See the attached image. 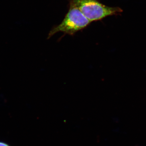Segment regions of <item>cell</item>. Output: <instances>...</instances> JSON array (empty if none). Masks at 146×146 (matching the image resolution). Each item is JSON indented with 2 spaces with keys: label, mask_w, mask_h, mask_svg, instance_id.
I'll return each instance as SVG.
<instances>
[{
  "label": "cell",
  "mask_w": 146,
  "mask_h": 146,
  "mask_svg": "<svg viewBox=\"0 0 146 146\" xmlns=\"http://www.w3.org/2000/svg\"><path fill=\"white\" fill-rule=\"evenodd\" d=\"M70 4L69 11L65 18L61 23L52 29L48 35V39L58 32L73 35L91 23L78 8L72 3H70Z\"/></svg>",
  "instance_id": "7a4b0ae2"
},
{
  "label": "cell",
  "mask_w": 146,
  "mask_h": 146,
  "mask_svg": "<svg viewBox=\"0 0 146 146\" xmlns=\"http://www.w3.org/2000/svg\"><path fill=\"white\" fill-rule=\"evenodd\" d=\"M0 146H11L9 144L4 142L0 141Z\"/></svg>",
  "instance_id": "3957f363"
},
{
  "label": "cell",
  "mask_w": 146,
  "mask_h": 146,
  "mask_svg": "<svg viewBox=\"0 0 146 146\" xmlns=\"http://www.w3.org/2000/svg\"><path fill=\"white\" fill-rule=\"evenodd\" d=\"M90 22L98 21L108 16L120 15L123 10L119 7L107 6L98 0H69Z\"/></svg>",
  "instance_id": "6da1fadb"
}]
</instances>
